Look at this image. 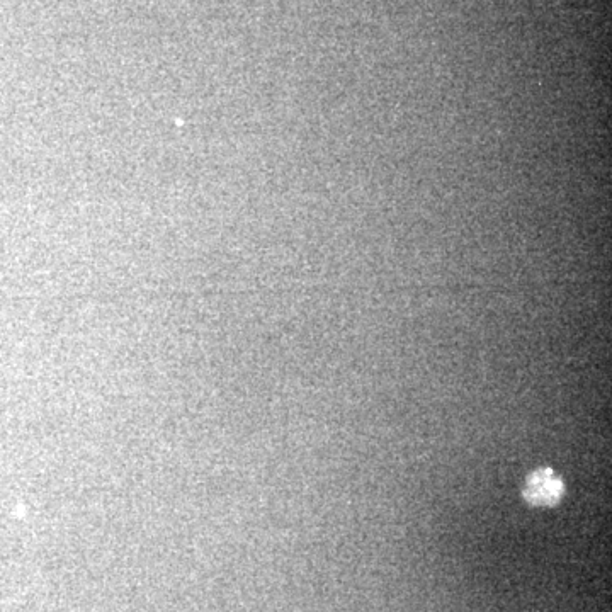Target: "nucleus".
Returning a JSON list of instances; mask_svg holds the SVG:
<instances>
[{
	"mask_svg": "<svg viewBox=\"0 0 612 612\" xmlns=\"http://www.w3.org/2000/svg\"><path fill=\"white\" fill-rule=\"evenodd\" d=\"M565 493V485L560 476L551 468H541L527 476L522 495L527 504L538 507H551L560 502Z\"/></svg>",
	"mask_w": 612,
	"mask_h": 612,
	"instance_id": "obj_1",
	"label": "nucleus"
}]
</instances>
